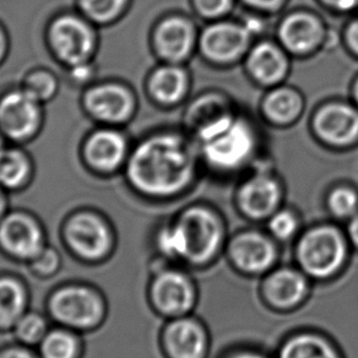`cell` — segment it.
I'll return each instance as SVG.
<instances>
[{
    "mask_svg": "<svg viewBox=\"0 0 358 358\" xmlns=\"http://www.w3.org/2000/svg\"><path fill=\"white\" fill-rule=\"evenodd\" d=\"M125 167L133 188L152 199L178 198L204 176L196 144L180 125L144 136L130 151Z\"/></svg>",
    "mask_w": 358,
    "mask_h": 358,
    "instance_id": "obj_1",
    "label": "cell"
},
{
    "mask_svg": "<svg viewBox=\"0 0 358 358\" xmlns=\"http://www.w3.org/2000/svg\"><path fill=\"white\" fill-rule=\"evenodd\" d=\"M263 127L258 117L242 108L221 129L196 141L204 176L219 180L238 179L255 164L270 159Z\"/></svg>",
    "mask_w": 358,
    "mask_h": 358,
    "instance_id": "obj_2",
    "label": "cell"
},
{
    "mask_svg": "<svg viewBox=\"0 0 358 358\" xmlns=\"http://www.w3.org/2000/svg\"><path fill=\"white\" fill-rule=\"evenodd\" d=\"M224 238L221 215L213 206L199 203L187 206L161 229L157 244L166 257L199 266L219 253Z\"/></svg>",
    "mask_w": 358,
    "mask_h": 358,
    "instance_id": "obj_3",
    "label": "cell"
},
{
    "mask_svg": "<svg viewBox=\"0 0 358 358\" xmlns=\"http://www.w3.org/2000/svg\"><path fill=\"white\" fill-rule=\"evenodd\" d=\"M274 38L292 59H310L340 43V34L334 32L318 11L294 8L282 13L275 25Z\"/></svg>",
    "mask_w": 358,
    "mask_h": 358,
    "instance_id": "obj_4",
    "label": "cell"
},
{
    "mask_svg": "<svg viewBox=\"0 0 358 358\" xmlns=\"http://www.w3.org/2000/svg\"><path fill=\"white\" fill-rule=\"evenodd\" d=\"M237 180L234 203L245 217L266 221L284 206L286 185L271 157L255 164Z\"/></svg>",
    "mask_w": 358,
    "mask_h": 358,
    "instance_id": "obj_5",
    "label": "cell"
},
{
    "mask_svg": "<svg viewBox=\"0 0 358 358\" xmlns=\"http://www.w3.org/2000/svg\"><path fill=\"white\" fill-rule=\"evenodd\" d=\"M308 131L323 149L343 154L358 148V108L350 99L330 97L310 112Z\"/></svg>",
    "mask_w": 358,
    "mask_h": 358,
    "instance_id": "obj_6",
    "label": "cell"
},
{
    "mask_svg": "<svg viewBox=\"0 0 358 358\" xmlns=\"http://www.w3.org/2000/svg\"><path fill=\"white\" fill-rule=\"evenodd\" d=\"M296 258L308 278L329 279L338 274L348 262V238L334 224H317L301 236Z\"/></svg>",
    "mask_w": 358,
    "mask_h": 358,
    "instance_id": "obj_7",
    "label": "cell"
},
{
    "mask_svg": "<svg viewBox=\"0 0 358 358\" xmlns=\"http://www.w3.org/2000/svg\"><path fill=\"white\" fill-rule=\"evenodd\" d=\"M255 40L239 17L206 22L200 29L198 55L210 68L234 69L242 64Z\"/></svg>",
    "mask_w": 358,
    "mask_h": 358,
    "instance_id": "obj_8",
    "label": "cell"
},
{
    "mask_svg": "<svg viewBox=\"0 0 358 358\" xmlns=\"http://www.w3.org/2000/svg\"><path fill=\"white\" fill-rule=\"evenodd\" d=\"M199 34L194 16L169 13L156 21L151 30V50L159 63L188 65L198 55Z\"/></svg>",
    "mask_w": 358,
    "mask_h": 358,
    "instance_id": "obj_9",
    "label": "cell"
},
{
    "mask_svg": "<svg viewBox=\"0 0 358 358\" xmlns=\"http://www.w3.org/2000/svg\"><path fill=\"white\" fill-rule=\"evenodd\" d=\"M180 127L196 141L227 124L242 110L234 97L220 89H206L185 103Z\"/></svg>",
    "mask_w": 358,
    "mask_h": 358,
    "instance_id": "obj_10",
    "label": "cell"
},
{
    "mask_svg": "<svg viewBox=\"0 0 358 358\" xmlns=\"http://www.w3.org/2000/svg\"><path fill=\"white\" fill-rule=\"evenodd\" d=\"M48 40L57 59L69 68L91 62L97 43L89 21L75 15L55 19L48 30Z\"/></svg>",
    "mask_w": 358,
    "mask_h": 358,
    "instance_id": "obj_11",
    "label": "cell"
},
{
    "mask_svg": "<svg viewBox=\"0 0 358 358\" xmlns=\"http://www.w3.org/2000/svg\"><path fill=\"white\" fill-rule=\"evenodd\" d=\"M292 60L274 37L266 36L254 42L241 66L249 83L265 91L287 83Z\"/></svg>",
    "mask_w": 358,
    "mask_h": 358,
    "instance_id": "obj_12",
    "label": "cell"
},
{
    "mask_svg": "<svg viewBox=\"0 0 358 358\" xmlns=\"http://www.w3.org/2000/svg\"><path fill=\"white\" fill-rule=\"evenodd\" d=\"M307 110V99L294 85H278L265 90L258 103V118L265 127L286 130L294 128Z\"/></svg>",
    "mask_w": 358,
    "mask_h": 358,
    "instance_id": "obj_13",
    "label": "cell"
},
{
    "mask_svg": "<svg viewBox=\"0 0 358 358\" xmlns=\"http://www.w3.org/2000/svg\"><path fill=\"white\" fill-rule=\"evenodd\" d=\"M41 107L22 89L8 92L0 99V133L14 141L34 138L42 124Z\"/></svg>",
    "mask_w": 358,
    "mask_h": 358,
    "instance_id": "obj_14",
    "label": "cell"
},
{
    "mask_svg": "<svg viewBox=\"0 0 358 358\" xmlns=\"http://www.w3.org/2000/svg\"><path fill=\"white\" fill-rule=\"evenodd\" d=\"M193 74L188 65L159 63L146 79L150 100L162 110H176L192 97Z\"/></svg>",
    "mask_w": 358,
    "mask_h": 358,
    "instance_id": "obj_15",
    "label": "cell"
},
{
    "mask_svg": "<svg viewBox=\"0 0 358 358\" xmlns=\"http://www.w3.org/2000/svg\"><path fill=\"white\" fill-rule=\"evenodd\" d=\"M84 106L92 118L105 124L118 125L131 120L136 110V100L129 87L108 83L87 90Z\"/></svg>",
    "mask_w": 358,
    "mask_h": 358,
    "instance_id": "obj_16",
    "label": "cell"
},
{
    "mask_svg": "<svg viewBox=\"0 0 358 358\" xmlns=\"http://www.w3.org/2000/svg\"><path fill=\"white\" fill-rule=\"evenodd\" d=\"M50 312L60 323L74 328H89L100 322L103 306L100 297L81 286H68L52 297Z\"/></svg>",
    "mask_w": 358,
    "mask_h": 358,
    "instance_id": "obj_17",
    "label": "cell"
},
{
    "mask_svg": "<svg viewBox=\"0 0 358 358\" xmlns=\"http://www.w3.org/2000/svg\"><path fill=\"white\" fill-rule=\"evenodd\" d=\"M231 262L242 273L262 275L268 273L278 258V249L266 234L244 231L234 236L229 243Z\"/></svg>",
    "mask_w": 358,
    "mask_h": 358,
    "instance_id": "obj_18",
    "label": "cell"
},
{
    "mask_svg": "<svg viewBox=\"0 0 358 358\" xmlns=\"http://www.w3.org/2000/svg\"><path fill=\"white\" fill-rule=\"evenodd\" d=\"M151 297L161 313L178 318L193 309L196 292L188 275L178 270H167L155 279Z\"/></svg>",
    "mask_w": 358,
    "mask_h": 358,
    "instance_id": "obj_19",
    "label": "cell"
},
{
    "mask_svg": "<svg viewBox=\"0 0 358 358\" xmlns=\"http://www.w3.org/2000/svg\"><path fill=\"white\" fill-rule=\"evenodd\" d=\"M0 243L19 258L35 259L45 249L40 226L24 214L9 215L0 222Z\"/></svg>",
    "mask_w": 358,
    "mask_h": 358,
    "instance_id": "obj_20",
    "label": "cell"
},
{
    "mask_svg": "<svg viewBox=\"0 0 358 358\" xmlns=\"http://www.w3.org/2000/svg\"><path fill=\"white\" fill-rule=\"evenodd\" d=\"M66 238L75 253L84 258H101L110 248V229L96 215H75L66 226Z\"/></svg>",
    "mask_w": 358,
    "mask_h": 358,
    "instance_id": "obj_21",
    "label": "cell"
},
{
    "mask_svg": "<svg viewBox=\"0 0 358 358\" xmlns=\"http://www.w3.org/2000/svg\"><path fill=\"white\" fill-rule=\"evenodd\" d=\"M263 292L271 306L281 309L294 308L308 296V276L297 268H276L264 281Z\"/></svg>",
    "mask_w": 358,
    "mask_h": 358,
    "instance_id": "obj_22",
    "label": "cell"
},
{
    "mask_svg": "<svg viewBox=\"0 0 358 358\" xmlns=\"http://www.w3.org/2000/svg\"><path fill=\"white\" fill-rule=\"evenodd\" d=\"M164 348L172 358H205L208 334L193 318L178 317L164 330Z\"/></svg>",
    "mask_w": 358,
    "mask_h": 358,
    "instance_id": "obj_23",
    "label": "cell"
},
{
    "mask_svg": "<svg viewBox=\"0 0 358 358\" xmlns=\"http://www.w3.org/2000/svg\"><path fill=\"white\" fill-rule=\"evenodd\" d=\"M84 154L94 169L101 172H112L127 164L129 151L124 135L112 128H102L86 140Z\"/></svg>",
    "mask_w": 358,
    "mask_h": 358,
    "instance_id": "obj_24",
    "label": "cell"
},
{
    "mask_svg": "<svg viewBox=\"0 0 358 358\" xmlns=\"http://www.w3.org/2000/svg\"><path fill=\"white\" fill-rule=\"evenodd\" d=\"M279 358H341L336 348L317 333L289 336L279 350Z\"/></svg>",
    "mask_w": 358,
    "mask_h": 358,
    "instance_id": "obj_25",
    "label": "cell"
},
{
    "mask_svg": "<svg viewBox=\"0 0 358 358\" xmlns=\"http://www.w3.org/2000/svg\"><path fill=\"white\" fill-rule=\"evenodd\" d=\"M29 156L17 148H4L0 152V185L8 189H16L30 178Z\"/></svg>",
    "mask_w": 358,
    "mask_h": 358,
    "instance_id": "obj_26",
    "label": "cell"
},
{
    "mask_svg": "<svg viewBox=\"0 0 358 358\" xmlns=\"http://www.w3.org/2000/svg\"><path fill=\"white\" fill-rule=\"evenodd\" d=\"M25 289L13 279H0V327L15 325L24 315Z\"/></svg>",
    "mask_w": 358,
    "mask_h": 358,
    "instance_id": "obj_27",
    "label": "cell"
},
{
    "mask_svg": "<svg viewBox=\"0 0 358 358\" xmlns=\"http://www.w3.org/2000/svg\"><path fill=\"white\" fill-rule=\"evenodd\" d=\"M325 205L335 219L350 221L358 213V189L351 183L334 185L327 193Z\"/></svg>",
    "mask_w": 358,
    "mask_h": 358,
    "instance_id": "obj_28",
    "label": "cell"
},
{
    "mask_svg": "<svg viewBox=\"0 0 358 358\" xmlns=\"http://www.w3.org/2000/svg\"><path fill=\"white\" fill-rule=\"evenodd\" d=\"M58 80L47 70H32L24 79L21 89L32 96L41 105L55 99L58 92Z\"/></svg>",
    "mask_w": 358,
    "mask_h": 358,
    "instance_id": "obj_29",
    "label": "cell"
},
{
    "mask_svg": "<svg viewBox=\"0 0 358 358\" xmlns=\"http://www.w3.org/2000/svg\"><path fill=\"white\" fill-rule=\"evenodd\" d=\"M128 0H79L80 10L85 17L97 24L115 20L124 10Z\"/></svg>",
    "mask_w": 358,
    "mask_h": 358,
    "instance_id": "obj_30",
    "label": "cell"
},
{
    "mask_svg": "<svg viewBox=\"0 0 358 358\" xmlns=\"http://www.w3.org/2000/svg\"><path fill=\"white\" fill-rule=\"evenodd\" d=\"M190 10L198 20L206 22L222 20L231 17L237 0H189Z\"/></svg>",
    "mask_w": 358,
    "mask_h": 358,
    "instance_id": "obj_31",
    "label": "cell"
},
{
    "mask_svg": "<svg viewBox=\"0 0 358 358\" xmlns=\"http://www.w3.org/2000/svg\"><path fill=\"white\" fill-rule=\"evenodd\" d=\"M268 234L281 242H287L299 234L301 220L294 210L289 208H280L268 220Z\"/></svg>",
    "mask_w": 358,
    "mask_h": 358,
    "instance_id": "obj_32",
    "label": "cell"
},
{
    "mask_svg": "<svg viewBox=\"0 0 358 358\" xmlns=\"http://www.w3.org/2000/svg\"><path fill=\"white\" fill-rule=\"evenodd\" d=\"M41 350L45 358H75L78 343L69 333L57 330L45 335Z\"/></svg>",
    "mask_w": 358,
    "mask_h": 358,
    "instance_id": "obj_33",
    "label": "cell"
},
{
    "mask_svg": "<svg viewBox=\"0 0 358 358\" xmlns=\"http://www.w3.org/2000/svg\"><path fill=\"white\" fill-rule=\"evenodd\" d=\"M45 319L37 314H27L22 315V318L16 323V334L21 341L26 343H36L45 338Z\"/></svg>",
    "mask_w": 358,
    "mask_h": 358,
    "instance_id": "obj_34",
    "label": "cell"
},
{
    "mask_svg": "<svg viewBox=\"0 0 358 358\" xmlns=\"http://www.w3.org/2000/svg\"><path fill=\"white\" fill-rule=\"evenodd\" d=\"M238 6L243 10L257 13L260 15L268 16L270 19L280 16L287 10L291 0H237Z\"/></svg>",
    "mask_w": 358,
    "mask_h": 358,
    "instance_id": "obj_35",
    "label": "cell"
},
{
    "mask_svg": "<svg viewBox=\"0 0 358 358\" xmlns=\"http://www.w3.org/2000/svg\"><path fill=\"white\" fill-rule=\"evenodd\" d=\"M340 45L346 55L358 60V13L348 16V20L340 30Z\"/></svg>",
    "mask_w": 358,
    "mask_h": 358,
    "instance_id": "obj_36",
    "label": "cell"
},
{
    "mask_svg": "<svg viewBox=\"0 0 358 358\" xmlns=\"http://www.w3.org/2000/svg\"><path fill=\"white\" fill-rule=\"evenodd\" d=\"M315 3L334 16L348 17L358 13V0H315Z\"/></svg>",
    "mask_w": 358,
    "mask_h": 358,
    "instance_id": "obj_37",
    "label": "cell"
},
{
    "mask_svg": "<svg viewBox=\"0 0 358 358\" xmlns=\"http://www.w3.org/2000/svg\"><path fill=\"white\" fill-rule=\"evenodd\" d=\"M58 265H59L58 254L50 249H43V252L34 259V268L38 274H52L57 270Z\"/></svg>",
    "mask_w": 358,
    "mask_h": 358,
    "instance_id": "obj_38",
    "label": "cell"
},
{
    "mask_svg": "<svg viewBox=\"0 0 358 358\" xmlns=\"http://www.w3.org/2000/svg\"><path fill=\"white\" fill-rule=\"evenodd\" d=\"M70 70H71V78L76 80V81H80V83H85L86 80L91 79V76L94 75L92 74L91 62L85 63V64L76 65V66L70 68Z\"/></svg>",
    "mask_w": 358,
    "mask_h": 358,
    "instance_id": "obj_39",
    "label": "cell"
},
{
    "mask_svg": "<svg viewBox=\"0 0 358 358\" xmlns=\"http://www.w3.org/2000/svg\"><path fill=\"white\" fill-rule=\"evenodd\" d=\"M348 238L358 248V213L348 221Z\"/></svg>",
    "mask_w": 358,
    "mask_h": 358,
    "instance_id": "obj_40",
    "label": "cell"
},
{
    "mask_svg": "<svg viewBox=\"0 0 358 358\" xmlns=\"http://www.w3.org/2000/svg\"><path fill=\"white\" fill-rule=\"evenodd\" d=\"M0 358H37L32 353L26 351L24 348H11L8 350L3 355H0Z\"/></svg>",
    "mask_w": 358,
    "mask_h": 358,
    "instance_id": "obj_41",
    "label": "cell"
},
{
    "mask_svg": "<svg viewBox=\"0 0 358 358\" xmlns=\"http://www.w3.org/2000/svg\"><path fill=\"white\" fill-rule=\"evenodd\" d=\"M348 99L358 108V73L353 76L348 87Z\"/></svg>",
    "mask_w": 358,
    "mask_h": 358,
    "instance_id": "obj_42",
    "label": "cell"
},
{
    "mask_svg": "<svg viewBox=\"0 0 358 358\" xmlns=\"http://www.w3.org/2000/svg\"><path fill=\"white\" fill-rule=\"evenodd\" d=\"M227 358H268L265 355L260 352H255V351H241V352H236L231 355Z\"/></svg>",
    "mask_w": 358,
    "mask_h": 358,
    "instance_id": "obj_43",
    "label": "cell"
},
{
    "mask_svg": "<svg viewBox=\"0 0 358 358\" xmlns=\"http://www.w3.org/2000/svg\"><path fill=\"white\" fill-rule=\"evenodd\" d=\"M6 50H8V43H6V37L4 35V31L0 27V63L6 57Z\"/></svg>",
    "mask_w": 358,
    "mask_h": 358,
    "instance_id": "obj_44",
    "label": "cell"
},
{
    "mask_svg": "<svg viewBox=\"0 0 358 358\" xmlns=\"http://www.w3.org/2000/svg\"><path fill=\"white\" fill-rule=\"evenodd\" d=\"M4 209H6V199H4V195H3L1 189H0V217L4 214Z\"/></svg>",
    "mask_w": 358,
    "mask_h": 358,
    "instance_id": "obj_45",
    "label": "cell"
},
{
    "mask_svg": "<svg viewBox=\"0 0 358 358\" xmlns=\"http://www.w3.org/2000/svg\"><path fill=\"white\" fill-rule=\"evenodd\" d=\"M3 138H4V135L0 133V152H1V151H3V149L6 148V146H4V140H3Z\"/></svg>",
    "mask_w": 358,
    "mask_h": 358,
    "instance_id": "obj_46",
    "label": "cell"
}]
</instances>
